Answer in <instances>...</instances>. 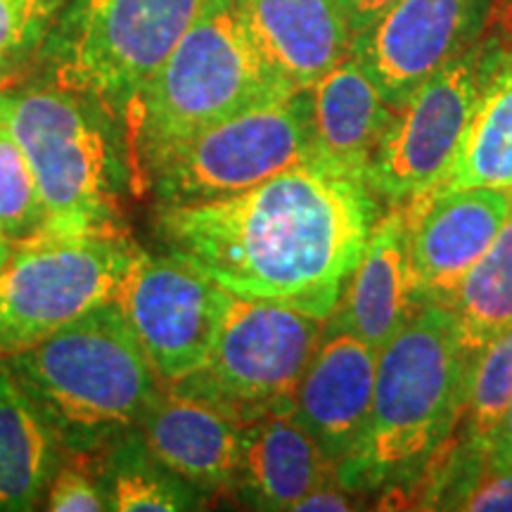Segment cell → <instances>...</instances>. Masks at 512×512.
I'll use <instances>...</instances> for the list:
<instances>
[{"instance_id": "obj_14", "label": "cell", "mask_w": 512, "mask_h": 512, "mask_svg": "<svg viewBox=\"0 0 512 512\" xmlns=\"http://www.w3.org/2000/svg\"><path fill=\"white\" fill-rule=\"evenodd\" d=\"M330 482H337V463L299 422L294 401L242 420L238 470L230 486L235 501L252 510H294L306 494Z\"/></svg>"}, {"instance_id": "obj_17", "label": "cell", "mask_w": 512, "mask_h": 512, "mask_svg": "<svg viewBox=\"0 0 512 512\" xmlns=\"http://www.w3.org/2000/svg\"><path fill=\"white\" fill-rule=\"evenodd\" d=\"M422 304L408 252L406 209L387 207L325 323L354 332L380 351Z\"/></svg>"}, {"instance_id": "obj_12", "label": "cell", "mask_w": 512, "mask_h": 512, "mask_svg": "<svg viewBox=\"0 0 512 512\" xmlns=\"http://www.w3.org/2000/svg\"><path fill=\"white\" fill-rule=\"evenodd\" d=\"M494 0H396L361 34L351 55L399 110L456 57L482 41Z\"/></svg>"}, {"instance_id": "obj_15", "label": "cell", "mask_w": 512, "mask_h": 512, "mask_svg": "<svg viewBox=\"0 0 512 512\" xmlns=\"http://www.w3.org/2000/svg\"><path fill=\"white\" fill-rule=\"evenodd\" d=\"M261 60L290 93L311 88L354 46L342 0H235Z\"/></svg>"}, {"instance_id": "obj_1", "label": "cell", "mask_w": 512, "mask_h": 512, "mask_svg": "<svg viewBox=\"0 0 512 512\" xmlns=\"http://www.w3.org/2000/svg\"><path fill=\"white\" fill-rule=\"evenodd\" d=\"M382 207L366 174L316 155L221 200L157 207L155 228L221 290L328 320Z\"/></svg>"}, {"instance_id": "obj_29", "label": "cell", "mask_w": 512, "mask_h": 512, "mask_svg": "<svg viewBox=\"0 0 512 512\" xmlns=\"http://www.w3.org/2000/svg\"><path fill=\"white\" fill-rule=\"evenodd\" d=\"M361 508L358 503V496L351 494V491L339 486L337 482H330L325 486H318L311 494H306L302 501L294 505L297 512H335V510H356Z\"/></svg>"}, {"instance_id": "obj_30", "label": "cell", "mask_w": 512, "mask_h": 512, "mask_svg": "<svg viewBox=\"0 0 512 512\" xmlns=\"http://www.w3.org/2000/svg\"><path fill=\"white\" fill-rule=\"evenodd\" d=\"M486 465L501 472H512V403L486 444Z\"/></svg>"}, {"instance_id": "obj_13", "label": "cell", "mask_w": 512, "mask_h": 512, "mask_svg": "<svg viewBox=\"0 0 512 512\" xmlns=\"http://www.w3.org/2000/svg\"><path fill=\"white\" fill-rule=\"evenodd\" d=\"M408 252L422 302L448 304L512 214V190L427 192L408 204Z\"/></svg>"}, {"instance_id": "obj_19", "label": "cell", "mask_w": 512, "mask_h": 512, "mask_svg": "<svg viewBox=\"0 0 512 512\" xmlns=\"http://www.w3.org/2000/svg\"><path fill=\"white\" fill-rule=\"evenodd\" d=\"M309 91L318 155L366 174L377 145L392 124L394 107L351 53Z\"/></svg>"}, {"instance_id": "obj_31", "label": "cell", "mask_w": 512, "mask_h": 512, "mask_svg": "<svg viewBox=\"0 0 512 512\" xmlns=\"http://www.w3.org/2000/svg\"><path fill=\"white\" fill-rule=\"evenodd\" d=\"M484 38L501 48H512V0H494L491 3Z\"/></svg>"}, {"instance_id": "obj_26", "label": "cell", "mask_w": 512, "mask_h": 512, "mask_svg": "<svg viewBox=\"0 0 512 512\" xmlns=\"http://www.w3.org/2000/svg\"><path fill=\"white\" fill-rule=\"evenodd\" d=\"M67 0H0V60L34 67Z\"/></svg>"}, {"instance_id": "obj_16", "label": "cell", "mask_w": 512, "mask_h": 512, "mask_svg": "<svg viewBox=\"0 0 512 512\" xmlns=\"http://www.w3.org/2000/svg\"><path fill=\"white\" fill-rule=\"evenodd\" d=\"M380 351L354 332L325 323L323 339L294 389V413L323 453L339 463L370 418Z\"/></svg>"}, {"instance_id": "obj_22", "label": "cell", "mask_w": 512, "mask_h": 512, "mask_svg": "<svg viewBox=\"0 0 512 512\" xmlns=\"http://www.w3.org/2000/svg\"><path fill=\"white\" fill-rule=\"evenodd\" d=\"M107 508L114 512L200 510L209 496L164 467L147 448L140 427L121 434L93 456Z\"/></svg>"}, {"instance_id": "obj_10", "label": "cell", "mask_w": 512, "mask_h": 512, "mask_svg": "<svg viewBox=\"0 0 512 512\" xmlns=\"http://www.w3.org/2000/svg\"><path fill=\"white\" fill-rule=\"evenodd\" d=\"M484 67L486 46L479 41L396 110L366 171L384 207H408L446 176L475 112Z\"/></svg>"}, {"instance_id": "obj_11", "label": "cell", "mask_w": 512, "mask_h": 512, "mask_svg": "<svg viewBox=\"0 0 512 512\" xmlns=\"http://www.w3.org/2000/svg\"><path fill=\"white\" fill-rule=\"evenodd\" d=\"M223 294L226 290L178 256L150 254L138 245L114 302L152 368L171 387L207 363Z\"/></svg>"}, {"instance_id": "obj_24", "label": "cell", "mask_w": 512, "mask_h": 512, "mask_svg": "<svg viewBox=\"0 0 512 512\" xmlns=\"http://www.w3.org/2000/svg\"><path fill=\"white\" fill-rule=\"evenodd\" d=\"M512 403V325L472 358L458 430L486 453L491 434Z\"/></svg>"}, {"instance_id": "obj_5", "label": "cell", "mask_w": 512, "mask_h": 512, "mask_svg": "<svg viewBox=\"0 0 512 512\" xmlns=\"http://www.w3.org/2000/svg\"><path fill=\"white\" fill-rule=\"evenodd\" d=\"M3 358L62 451L79 456L136 430L166 389L117 302Z\"/></svg>"}, {"instance_id": "obj_33", "label": "cell", "mask_w": 512, "mask_h": 512, "mask_svg": "<svg viewBox=\"0 0 512 512\" xmlns=\"http://www.w3.org/2000/svg\"><path fill=\"white\" fill-rule=\"evenodd\" d=\"M27 72H31L29 67H22V64L10 62V60H0V88L10 86L12 81L22 79Z\"/></svg>"}, {"instance_id": "obj_7", "label": "cell", "mask_w": 512, "mask_h": 512, "mask_svg": "<svg viewBox=\"0 0 512 512\" xmlns=\"http://www.w3.org/2000/svg\"><path fill=\"white\" fill-rule=\"evenodd\" d=\"M131 235L43 238L0 268V356L41 342L114 302L136 254Z\"/></svg>"}, {"instance_id": "obj_27", "label": "cell", "mask_w": 512, "mask_h": 512, "mask_svg": "<svg viewBox=\"0 0 512 512\" xmlns=\"http://www.w3.org/2000/svg\"><path fill=\"white\" fill-rule=\"evenodd\" d=\"M50 512H102L107 508V494L93 456L67 453L50 479L46 498L41 503Z\"/></svg>"}, {"instance_id": "obj_9", "label": "cell", "mask_w": 512, "mask_h": 512, "mask_svg": "<svg viewBox=\"0 0 512 512\" xmlns=\"http://www.w3.org/2000/svg\"><path fill=\"white\" fill-rule=\"evenodd\" d=\"M316 155L306 88L207 128L166 159L150 192L157 207L221 200Z\"/></svg>"}, {"instance_id": "obj_25", "label": "cell", "mask_w": 512, "mask_h": 512, "mask_svg": "<svg viewBox=\"0 0 512 512\" xmlns=\"http://www.w3.org/2000/svg\"><path fill=\"white\" fill-rule=\"evenodd\" d=\"M0 233L12 247L31 245L48 235L46 207L22 147L0 126Z\"/></svg>"}, {"instance_id": "obj_4", "label": "cell", "mask_w": 512, "mask_h": 512, "mask_svg": "<svg viewBox=\"0 0 512 512\" xmlns=\"http://www.w3.org/2000/svg\"><path fill=\"white\" fill-rule=\"evenodd\" d=\"M0 126L34 171L46 238L128 235L124 140L100 105L31 69L0 88Z\"/></svg>"}, {"instance_id": "obj_32", "label": "cell", "mask_w": 512, "mask_h": 512, "mask_svg": "<svg viewBox=\"0 0 512 512\" xmlns=\"http://www.w3.org/2000/svg\"><path fill=\"white\" fill-rule=\"evenodd\" d=\"M394 3H396V0H342L354 36L361 34V31L366 29L368 24L373 22V19L380 17L382 12Z\"/></svg>"}, {"instance_id": "obj_3", "label": "cell", "mask_w": 512, "mask_h": 512, "mask_svg": "<svg viewBox=\"0 0 512 512\" xmlns=\"http://www.w3.org/2000/svg\"><path fill=\"white\" fill-rule=\"evenodd\" d=\"M287 95L249 41L235 0H211L128 107L121 140L131 192L147 195L166 159L207 128Z\"/></svg>"}, {"instance_id": "obj_6", "label": "cell", "mask_w": 512, "mask_h": 512, "mask_svg": "<svg viewBox=\"0 0 512 512\" xmlns=\"http://www.w3.org/2000/svg\"><path fill=\"white\" fill-rule=\"evenodd\" d=\"M211 0H67L34 72L86 95L119 128L157 69Z\"/></svg>"}, {"instance_id": "obj_23", "label": "cell", "mask_w": 512, "mask_h": 512, "mask_svg": "<svg viewBox=\"0 0 512 512\" xmlns=\"http://www.w3.org/2000/svg\"><path fill=\"white\" fill-rule=\"evenodd\" d=\"M456 320L463 349L475 358L486 344L512 325V214L494 245L465 275L446 304Z\"/></svg>"}, {"instance_id": "obj_20", "label": "cell", "mask_w": 512, "mask_h": 512, "mask_svg": "<svg viewBox=\"0 0 512 512\" xmlns=\"http://www.w3.org/2000/svg\"><path fill=\"white\" fill-rule=\"evenodd\" d=\"M62 456L53 427L0 356V512L41 508Z\"/></svg>"}, {"instance_id": "obj_8", "label": "cell", "mask_w": 512, "mask_h": 512, "mask_svg": "<svg viewBox=\"0 0 512 512\" xmlns=\"http://www.w3.org/2000/svg\"><path fill=\"white\" fill-rule=\"evenodd\" d=\"M323 332L325 320L309 313L226 292L207 363L171 389L219 403L245 420L294 401Z\"/></svg>"}, {"instance_id": "obj_18", "label": "cell", "mask_w": 512, "mask_h": 512, "mask_svg": "<svg viewBox=\"0 0 512 512\" xmlns=\"http://www.w3.org/2000/svg\"><path fill=\"white\" fill-rule=\"evenodd\" d=\"M138 427L164 467L209 498L230 494L240 458L238 413L166 387Z\"/></svg>"}, {"instance_id": "obj_21", "label": "cell", "mask_w": 512, "mask_h": 512, "mask_svg": "<svg viewBox=\"0 0 512 512\" xmlns=\"http://www.w3.org/2000/svg\"><path fill=\"white\" fill-rule=\"evenodd\" d=\"M479 98L451 169L432 192L465 188L512 190V48L486 41Z\"/></svg>"}, {"instance_id": "obj_28", "label": "cell", "mask_w": 512, "mask_h": 512, "mask_svg": "<svg viewBox=\"0 0 512 512\" xmlns=\"http://www.w3.org/2000/svg\"><path fill=\"white\" fill-rule=\"evenodd\" d=\"M456 510L465 512H512V472L484 465L479 477L460 498Z\"/></svg>"}, {"instance_id": "obj_2", "label": "cell", "mask_w": 512, "mask_h": 512, "mask_svg": "<svg viewBox=\"0 0 512 512\" xmlns=\"http://www.w3.org/2000/svg\"><path fill=\"white\" fill-rule=\"evenodd\" d=\"M472 356L448 306L425 302L377 356L366 430L337 463L351 494H403L458 430Z\"/></svg>"}, {"instance_id": "obj_34", "label": "cell", "mask_w": 512, "mask_h": 512, "mask_svg": "<svg viewBox=\"0 0 512 512\" xmlns=\"http://www.w3.org/2000/svg\"><path fill=\"white\" fill-rule=\"evenodd\" d=\"M12 242L5 238L3 233H0V268H3L5 264H8V259H10V254H12Z\"/></svg>"}]
</instances>
